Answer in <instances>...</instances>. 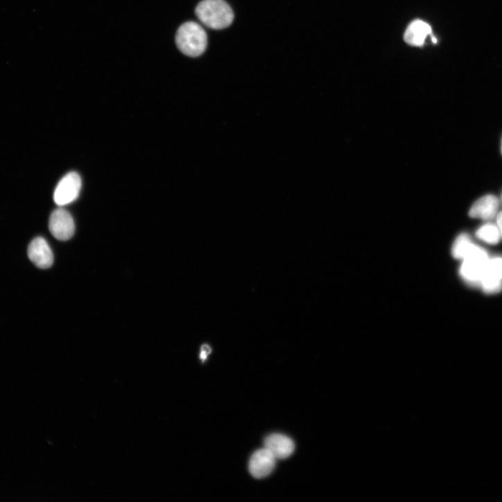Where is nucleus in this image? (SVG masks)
Masks as SVG:
<instances>
[{
	"instance_id": "1",
	"label": "nucleus",
	"mask_w": 502,
	"mask_h": 502,
	"mask_svg": "<svg viewBox=\"0 0 502 502\" xmlns=\"http://www.w3.org/2000/svg\"><path fill=\"white\" fill-rule=\"evenodd\" d=\"M198 19L207 27L222 30L233 22L234 13L224 0H203L196 9Z\"/></svg>"
},
{
	"instance_id": "2",
	"label": "nucleus",
	"mask_w": 502,
	"mask_h": 502,
	"mask_svg": "<svg viewBox=\"0 0 502 502\" xmlns=\"http://www.w3.org/2000/svg\"><path fill=\"white\" fill-rule=\"evenodd\" d=\"M175 39L179 50L183 54L192 58L200 56L207 46L205 31L195 22H187L180 26Z\"/></svg>"
},
{
	"instance_id": "3",
	"label": "nucleus",
	"mask_w": 502,
	"mask_h": 502,
	"mask_svg": "<svg viewBox=\"0 0 502 502\" xmlns=\"http://www.w3.org/2000/svg\"><path fill=\"white\" fill-rule=\"evenodd\" d=\"M489 259L486 251L474 245L469 254L462 260L460 269L462 278L468 284L481 285Z\"/></svg>"
},
{
	"instance_id": "4",
	"label": "nucleus",
	"mask_w": 502,
	"mask_h": 502,
	"mask_svg": "<svg viewBox=\"0 0 502 502\" xmlns=\"http://www.w3.org/2000/svg\"><path fill=\"white\" fill-rule=\"evenodd\" d=\"M82 187L80 175L74 172L66 175L58 183L53 199L58 206L62 207L75 201L79 196Z\"/></svg>"
},
{
	"instance_id": "5",
	"label": "nucleus",
	"mask_w": 502,
	"mask_h": 502,
	"mask_svg": "<svg viewBox=\"0 0 502 502\" xmlns=\"http://www.w3.org/2000/svg\"><path fill=\"white\" fill-rule=\"evenodd\" d=\"M49 230L53 236L60 241L70 239L75 232L73 217L67 210L59 208L55 210L49 220Z\"/></svg>"
},
{
	"instance_id": "6",
	"label": "nucleus",
	"mask_w": 502,
	"mask_h": 502,
	"mask_svg": "<svg viewBox=\"0 0 502 502\" xmlns=\"http://www.w3.org/2000/svg\"><path fill=\"white\" fill-rule=\"evenodd\" d=\"M276 458L266 448L256 451L251 456L248 469L256 478H263L269 476L276 466Z\"/></svg>"
},
{
	"instance_id": "7",
	"label": "nucleus",
	"mask_w": 502,
	"mask_h": 502,
	"mask_svg": "<svg viewBox=\"0 0 502 502\" xmlns=\"http://www.w3.org/2000/svg\"><path fill=\"white\" fill-rule=\"evenodd\" d=\"M31 261L40 269L51 268L54 262L52 250L43 237H37L31 243L28 251Z\"/></svg>"
},
{
	"instance_id": "8",
	"label": "nucleus",
	"mask_w": 502,
	"mask_h": 502,
	"mask_svg": "<svg viewBox=\"0 0 502 502\" xmlns=\"http://www.w3.org/2000/svg\"><path fill=\"white\" fill-rule=\"evenodd\" d=\"M487 294H495L502 290V259H489L481 285Z\"/></svg>"
},
{
	"instance_id": "9",
	"label": "nucleus",
	"mask_w": 502,
	"mask_h": 502,
	"mask_svg": "<svg viewBox=\"0 0 502 502\" xmlns=\"http://www.w3.org/2000/svg\"><path fill=\"white\" fill-rule=\"evenodd\" d=\"M500 201L493 195L485 196L478 199L471 207L469 214L471 218L491 220L498 214Z\"/></svg>"
},
{
	"instance_id": "10",
	"label": "nucleus",
	"mask_w": 502,
	"mask_h": 502,
	"mask_svg": "<svg viewBox=\"0 0 502 502\" xmlns=\"http://www.w3.org/2000/svg\"><path fill=\"white\" fill-rule=\"evenodd\" d=\"M265 448L277 459H286L294 453L295 445L288 437L281 434H273L266 439Z\"/></svg>"
},
{
	"instance_id": "11",
	"label": "nucleus",
	"mask_w": 502,
	"mask_h": 502,
	"mask_svg": "<svg viewBox=\"0 0 502 502\" xmlns=\"http://www.w3.org/2000/svg\"><path fill=\"white\" fill-rule=\"evenodd\" d=\"M429 35H432L430 25L421 20H416L408 27L404 40L410 46H422Z\"/></svg>"
},
{
	"instance_id": "12",
	"label": "nucleus",
	"mask_w": 502,
	"mask_h": 502,
	"mask_svg": "<svg viewBox=\"0 0 502 502\" xmlns=\"http://www.w3.org/2000/svg\"><path fill=\"white\" fill-rule=\"evenodd\" d=\"M474 245L468 234H461L457 237L453 245V257L462 261L469 254Z\"/></svg>"
},
{
	"instance_id": "13",
	"label": "nucleus",
	"mask_w": 502,
	"mask_h": 502,
	"mask_svg": "<svg viewBox=\"0 0 502 502\" xmlns=\"http://www.w3.org/2000/svg\"><path fill=\"white\" fill-rule=\"evenodd\" d=\"M476 235L479 239L489 244H496L501 239L496 225L490 223L478 228Z\"/></svg>"
},
{
	"instance_id": "14",
	"label": "nucleus",
	"mask_w": 502,
	"mask_h": 502,
	"mask_svg": "<svg viewBox=\"0 0 502 502\" xmlns=\"http://www.w3.org/2000/svg\"><path fill=\"white\" fill-rule=\"evenodd\" d=\"M211 352V349L209 345H203L201 347L200 359L204 362Z\"/></svg>"
},
{
	"instance_id": "15",
	"label": "nucleus",
	"mask_w": 502,
	"mask_h": 502,
	"mask_svg": "<svg viewBox=\"0 0 502 502\" xmlns=\"http://www.w3.org/2000/svg\"><path fill=\"white\" fill-rule=\"evenodd\" d=\"M496 226L499 229V231L501 234V237L502 238V211L500 212H498L496 216Z\"/></svg>"
},
{
	"instance_id": "16",
	"label": "nucleus",
	"mask_w": 502,
	"mask_h": 502,
	"mask_svg": "<svg viewBox=\"0 0 502 502\" xmlns=\"http://www.w3.org/2000/svg\"><path fill=\"white\" fill-rule=\"evenodd\" d=\"M432 41H433V43H437V40H436V38H435V37H432Z\"/></svg>"
},
{
	"instance_id": "17",
	"label": "nucleus",
	"mask_w": 502,
	"mask_h": 502,
	"mask_svg": "<svg viewBox=\"0 0 502 502\" xmlns=\"http://www.w3.org/2000/svg\"><path fill=\"white\" fill-rule=\"evenodd\" d=\"M501 202L502 204V195H501Z\"/></svg>"
},
{
	"instance_id": "18",
	"label": "nucleus",
	"mask_w": 502,
	"mask_h": 502,
	"mask_svg": "<svg viewBox=\"0 0 502 502\" xmlns=\"http://www.w3.org/2000/svg\"><path fill=\"white\" fill-rule=\"evenodd\" d=\"M501 154H502V141H501Z\"/></svg>"
}]
</instances>
